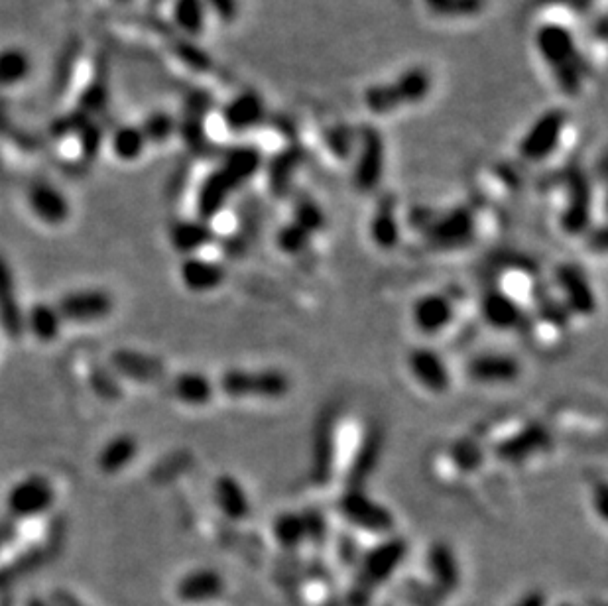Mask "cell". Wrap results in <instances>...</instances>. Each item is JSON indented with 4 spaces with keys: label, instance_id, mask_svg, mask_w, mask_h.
Segmentation results:
<instances>
[{
    "label": "cell",
    "instance_id": "1",
    "mask_svg": "<svg viewBox=\"0 0 608 606\" xmlns=\"http://www.w3.org/2000/svg\"><path fill=\"white\" fill-rule=\"evenodd\" d=\"M408 544L402 538H386L370 547L357 561V573L347 593V606H368L374 593L394 577L406 561Z\"/></svg>",
    "mask_w": 608,
    "mask_h": 606
},
{
    "label": "cell",
    "instance_id": "2",
    "mask_svg": "<svg viewBox=\"0 0 608 606\" xmlns=\"http://www.w3.org/2000/svg\"><path fill=\"white\" fill-rule=\"evenodd\" d=\"M337 512L353 528L374 536H390L396 526L392 512L370 498L365 488H347L337 502Z\"/></svg>",
    "mask_w": 608,
    "mask_h": 606
},
{
    "label": "cell",
    "instance_id": "3",
    "mask_svg": "<svg viewBox=\"0 0 608 606\" xmlns=\"http://www.w3.org/2000/svg\"><path fill=\"white\" fill-rule=\"evenodd\" d=\"M231 398H282L290 392V378L280 370H227L219 380Z\"/></svg>",
    "mask_w": 608,
    "mask_h": 606
},
{
    "label": "cell",
    "instance_id": "4",
    "mask_svg": "<svg viewBox=\"0 0 608 606\" xmlns=\"http://www.w3.org/2000/svg\"><path fill=\"white\" fill-rule=\"evenodd\" d=\"M254 170H256V158H252L248 154H241V156L233 158L223 172L213 174L207 182L203 183V187L199 191V199H197L201 219L215 217L221 211L227 195L239 183L246 180Z\"/></svg>",
    "mask_w": 608,
    "mask_h": 606
},
{
    "label": "cell",
    "instance_id": "5",
    "mask_svg": "<svg viewBox=\"0 0 608 606\" xmlns=\"http://www.w3.org/2000/svg\"><path fill=\"white\" fill-rule=\"evenodd\" d=\"M56 502V490L42 475L22 479L6 496V512L12 520H26L46 514Z\"/></svg>",
    "mask_w": 608,
    "mask_h": 606
},
{
    "label": "cell",
    "instance_id": "6",
    "mask_svg": "<svg viewBox=\"0 0 608 606\" xmlns=\"http://www.w3.org/2000/svg\"><path fill=\"white\" fill-rule=\"evenodd\" d=\"M555 280L563 294L567 311L581 315V317L595 313V309H597L595 290L579 266H575V264L557 266Z\"/></svg>",
    "mask_w": 608,
    "mask_h": 606
},
{
    "label": "cell",
    "instance_id": "7",
    "mask_svg": "<svg viewBox=\"0 0 608 606\" xmlns=\"http://www.w3.org/2000/svg\"><path fill=\"white\" fill-rule=\"evenodd\" d=\"M113 298L105 290H79L69 292L56 305L63 321L91 323L107 317L113 311Z\"/></svg>",
    "mask_w": 608,
    "mask_h": 606
},
{
    "label": "cell",
    "instance_id": "8",
    "mask_svg": "<svg viewBox=\"0 0 608 606\" xmlns=\"http://www.w3.org/2000/svg\"><path fill=\"white\" fill-rule=\"evenodd\" d=\"M475 235V221L469 211L457 209L427 227V241L437 250H455L471 243Z\"/></svg>",
    "mask_w": 608,
    "mask_h": 606
},
{
    "label": "cell",
    "instance_id": "9",
    "mask_svg": "<svg viewBox=\"0 0 608 606\" xmlns=\"http://www.w3.org/2000/svg\"><path fill=\"white\" fill-rule=\"evenodd\" d=\"M335 443H337V422L333 414H327L319 420L313 435V453H311V479L315 485H327L335 469Z\"/></svg>",
    "mask_w": 608,
    "mask_h": 606
},
{
    "label": "cell",
    "instance_id": "10",
    "mask_svg": "<svg viewBox=\"0 0 608 606\" xmlns=\"http://www.w3.org/2000/svg\"><path fill=\"white\" fill-rule=\"evenodd\" d=\"M551 443L549 431L540 424H528L522 427L518 433L506 437L504 441H500L494 449V453L506 461V463H522L542 451H546Z\"/></svg>",
    "mask_w": 608,
    "mask_h": 606
},
{
    "label": "cell",
    "instance_id": "11",
    "mask_svg": "<svg viewBox=\"0 0 608 606\" xmlns=\"http://www.w3.org/2000/svg\"><path fill=\"white\" fill-rule=\"evenodd\" d=\"M408 368L416 382L433 394H443L451 388V374L445 361L433 349L420 347L408 357Z\"/></svg>",
    "mask_w": 608,
    "mask_h": 606
},
{
    "label": "cell",
    "instance_id": "12",
    "mask_svg": "<svg viewBox=\"0 0 608 606\" xmlns=\"http://www.w3.org/2000/svg\"><path fill=\"white\" fill-rule=\"evenodd\" d=\"M0 327L10 339L24 335V311L20 307L16 280L10 262L0 254Z\"/></svg>",
    "mask_w": 608,
    "mask_h": 606
},
{
    "label": "cell",
    "instance_id": "13",
    "mask_svg": "<svg viewBox=\"0 0 608 606\" xmlns=\"http://www.w3.org/2000/svg\"><path fill=\"white\" fill-rule=\"evenodd\" d=\"M384 449V431L378 425H370L359 443L355 459L347 473V488H365L368 479L376 471Z\"/></svg>",
    "mask_w": 608,
    "mask_h": 606
},
{
    "label": "cell",
    "instance_id": "14",
    "mask_svg": "<svg viewBox=\"0 0 608 606\" xmlns=\"http://www.w3.org/2000/svg\"><path fill=\"white\" fill-rule=\"evenodd\" d=\"M176 595L183 603H211L225 595V579L215 569H195L178 581Z\"/></svg>",
    "mask_w": 608,
    "mask_h": 606
},
{
    "label": "cell",
    "instance_id": "15",
    "mask_svg": "<svg viewBox=\"0 0 608 606\" xmlns=\"http://www.w3.org/2000/svg\"><path fill=\"white\" fill-rule=\"evenodd\" d=\"M455 305L443 294H426L412 307V321L424 335H437L453 323Z\"/></svg>",
    "mask_w": 608,
    "mask_h": 606
},
{
    "label": "cell",
    "instance_id": "16",
    "mask_svg": "<svg viewBox=\"0 0 608 606\" xmlns=\"http://www.w3.org/2000/svg\"><path fill=\"white\" fill-rule=\"evenodd\" d=\"M427 573L439 593L453 595L461 583V569L455 551L443 542H437L429 547Z\"/></svg>",
    "mask_w": 608,
    "mask_h": 606
},
{
    "label": "cell",
    "instance_id": "17",
    "mask_svg": "<svg viewBox=\"0 0 608 606\" xmlns=\"http://www.w3.org/2000/svg\"><path fill=\"white\" fill-rule=\"evenodd\" d=\"M180 278L189 292L207 294L223 286L227 280V270L219 262L187 256L180 266Z\"/></svg>",
    "mask_w": 608,
    "mask_h": 606
},
{
    "label": "cell",
    "instance_id": "18",
    "mask_svg": "<svg viewBox=\"0 0 608 606\" xmlns=\"http://www.w3.org/2000/svg\"><path fill=\"white\" fill-rule=\"evenodd\" d=\"M481 315L492 329L510 331L522 321V307L502 290H488L481 298Z\"/></svg>",
    "mask_w": 608,
    "mask_h": 606
},
{
    "label": "cell",
    "instance_id": "19",
    "mask_svg": "<svg viewBox=\"0 0 608 606\" xmlns=\"http://www.w3.org/2000/svg\"><path fill=\"white\" fill-rule=\"evenodd\" d=\"M467 372L481 384H508L520 376V363L508 355L488 353L475 357L467 366Z\"/></svg>",
    "mask_w": 608,
    "mask_h": 606
},
{
    "label": "cell",
    "instance_id": "20",
    "mask_svg": "<svg viewBox=\"0 0 608 606\" xmlns=\"http://www.w3.org/2000/svg\"><path fill=\"white\" fill-rule=\"evenodd\" d=\"M28 203L34 215L48 225H61L69 217L67 199L63 197L60 189L50 183H34L28 191Z\"/></svg>",
    "mask_w": 608,
    "mask_h": 606
},
{
    "label": "cell",
    "instance_id": "21",
    "mask_svg": "<svg viewBox=\"0 0 608 606\" xmlns=\"http://www.w3.org/2000/svg\"><path fill=\"white\" fill-rule=\"evenodd\" d=\"M213 496L225 518H229L233 522H241L250 516L248 494L233 475H221L215 481Z\"/></svg>",
    "mask_w": 608,
    "mask_h": 606
},
{
    "label": "cell",
    "instance_id": "22",
    "mask_svg": "<svg viewBox=\"0 0 608 606\" xmlns=\"http://www.w3.org/2000/svg\"><path fill=\"white\" fill-rule=\"evenodd\" d=\"M111 366L124 378L138 380V382H154L164 372V364L160 363L156 357L144 355L140 351H128V349L115 351L111 357Z\"/></svg>",
    "mask_w": 608,
    "mask_h": 606
},
{
    "label": "cell",
    "instance_id": "23",
    "mask_svg": "<svg viewBox=\"0 0 608 606\" xmlns=\"http://www.w3.org/2000/svg\"><path fill=\"white\" fill-rule=\"evenodd\" d=\"M172 388L180 402L187 406H195V408L207 406L215 394V386H213L211 378L197 370H187V372L178 374L172 382Z\"/></svg>",
    "mask_w": 608,
    "mask_h": 606
},
{
    "label": "cell",
    "instance_id": "24",
    "mask_svg": "<svg viewBox=\"0 0 608 606\" xmlns=\"http://www.w3.org/2000/svg\"><path fill=\"white\" fill-rule=\"evenodd\" d=\"M61 319L60 311L52 303H36L24 313V329H28L38 341L52 343L60 337Z\"/></svg>",
    "mask_w": 608,
    "mask_h": 606
},
{
    "label": "cell",
    "instance_id": "25",
    "mask_svg": "<svg viewBox=\"0 0 608 606\" xmlns=\"http://www.w3.org/2000/svg\"><path fill=\"white\" fill-rule=\"evenodd\" d=\"M136 453H138V441L128 433H122V435L113 437L101 449V453L97 457V465L103 473L115 475V473H121L122 469H126L132 463Z\"/></svg>",
    "mask_w": 608,
    "mask_h": 606
},
{
    "label": "cell",
    "instance_id": "26",
    "mask_svg": "<svg viewBox=\"0 0 608 606\" xmlns=\"http://www.w3.org/2000/svg\"><path fill=\"white\" fill-rule=\"evenodd\" d=\"M170 239L178 252L191 256L195 250L211 243L213 231L203 221H180L174 225Z\"/></svg>",
    "mask_w": 608,
    "mask_h": 606
},
{
    "label": "cell",
    "instance_id": "27",
    "mask_svg": "<svg viewBox=\"0 0 608 606\" xmlns=\"http://www.w3.org/2000/svg\"><path fill=\"white\" fill-rule=\"evenodd\" d=\"M272 536L278 546L284 547L288 551H294V549L304 546L307 542L304 514L284 512V514L276 516L272 522Z\"/></svg>",
    "mask_w": 608,
    "mask_h": 606
},
{
    "label": "cell",
    "instance_id": "28",
    "mask_svg": "<svg viewBox=\"0 0 608 606\" xmlns=\"http://www.w3.org/2000/svg\"><path fill=\"white\" fill-rule=\"evenodd\" d=\"M589 191L583 185H575L571 191V199L567 205V211L563 215V229L569 235H581L589 227Z\"/></svg>",
    "mask_w": 608,
    "mask_h": 606
},
{
    "label": "cell",
    "instance_id": "29",
    "mask_svg": "<svg viewBox=\"0 0 608 606\" xmlns=\"http://www.w3.org/2000/svg\"><path fill=\"white\" fill-rule=\"evenodd\" d=\"M32 60L28 52L20 48L0 50V87H12L30 75Z\"/></svg>",
    "mask_w": 608,
    "mask_h": 606
},
{
    "label": "cell",
    "instance_id": "30",
    "mask_svg": "<svg viewBox=\"0 0 608 606\" xmlns=\"http://www.w3.org/2000/svg\"><path fill=\"white\" fill-rule=\"evenodd\" d=\"M146 138L140 126H122L113 136V152L124 162H132L142 156Z\"/></svg>",
    "mask_w": 608,
    "mask_h": 606
},
{
    "label": "cell",
    "instance_id": "31",
    "mask_svg": "<svg viewBox=\"0 0 608 606\" xmlns=\"http://www.w3.org/2000/svg\"><path fill=\"white\" fill-rule=\"evenodd\" d=\"M370 237L382 250H392L400 241V229L390 211H382L370 225Z\"/></svg>",
    "mask_w": 608,
    "mask_h": 606
},
{
    "label": "cell",
    "instance_id": "32",
    "mask_svg": "<svg viewBox=\"0 0 608 606\" xmlns=\"http://www.w3.org/2000/svg\"><path fill=\"white\" fill-rule=\"evenodd\" d=\"M176 20L185 32L197 34L203 28L205 20V10H203V0H178L176 2Z\"/></svg>",
    "mask_w": 608,
    "mask_h": 606
},
{
    "label": "cell",
    "instance_id": "33",
    "mask_svg": "<svg viewBox=\"0 0 608 606\" xmlns=\"http://www.w3.org/2000/svg\"><path fill=\"white\" fill-rule=\"evenodd\" d=\"M453 461L455 465L461 469V471H475L481 467L483 463V453H481V447L471 443V441H461L455 445L453 449Z\"/></svg>",
    "mask_w": 608,
    "mask_h": 606
},
{
    "label": "cell",
    "instance_id": "34",
    "mask_svg": "<svg viewBox=\"0 0 608 606\" xmlns=\"http://www.w3.org/2000/svg\"><path fill=\"white\" fill-rule=\"evenodd\" d=\"M278 246H280V250H284L286 254H298V252H302L305 246H307V241H309V235L305 233L302 227H298L296 223H292V225H286L280 233H278Z\"/></svg>",
    "mask_w": 608,
    "mask_h": 606
},
{
    "label": "cell",
    "instance_id": "35",
    "mask_svg": "<svg viewBox=\"0 0 608 606\" xmlns=\"http://www.w3.org/2000/svg\"><path fill=\"white\" fill-rule=\"evenodd\" d=\"M304 522L307 542H311L315 546H325L327 544V520L317 510H309L304 514Z\"/></svg>",
    "mask_w": 608,
    "mask_h": 606
},
{
    "label": "cell",
    "instance_id": "36",
    "mask_svg": "<svg viewBox=\"0 0 608 606\" xmlns=\"http://www.w3.org/2000/svg\"><path fill=\"white\" fill-rule=\"evenodd\" d=\"M146 142H162L172 134V121L166 115H154L140 126Z\"/></svg>",
    "mask_w": 608,
    "mask_h": 606
},
{
    "label": "cell",
    "instance_id": "37",
    "mask_svg": "<svg viewBox=\"0 0 608 606\" xmlns=\"http://www.w3.org/2000/svg\"><path fill=\"white\" fill-rule=\"evenodd\" d=\"M18 536V524L12 518H2L0 520V549L8 544H12Z\"/></svg>",
    "mask_w": 608,
    "mask_h": 606
},
{
    "label": "cell",
    "instance_id": "38",
    "mask_svg": "<svg viewBox=\"0 0 608 606\" xmlns=\"http://www.w3.org/2000/svg\"><path fill=\"white\" fill-rule=\"evenodd\" d=\"M50 605L52 606H85L75 595H71L69 591L65 589H58L52 593L50 597Z\"/></svg>",
    "mask_w": 608,
    "mask_h": 606
},
{
    "label": "cell",
    "instance_id": "39",
    "mask_svg": "<svg viewBox=\"0 0 608 606\" xmlns=\"http://www.w3.org/2000/svg\"><path fill=\"white\" fill-rule=\"evenodd\" d=\"M512 606H548V597L542 591H530Z\"/></svg>",
    "mask_w": 608,
    "mask_h": 606
},
{
    "label": "cell",
    "instance_id": "40",
    "mask_svg": "<svg viewBox=\"0 0 608 606\" xmlns=\"http://www.w3.org/2000/svg\"><path fill=\"white\" fill-rule=\"evenodd\" d=\"M28 606H46L44 603H40V601H32Z\"/></svg>",
    "mask_w": 608,
    "mask_h": 606
},
{
    "label": "cell",
    "instance_id": "41",
    "mask_svg": "<svg viewBox=\"0 0 608 606\" xmlns=\"http://www.w3.org/2000/svg\"><path fill=\"white\" fill-rule=\"evenodd\" d=\"M557 606H573V605H569V603H561V605H557Z\"/></svg>",
    "mask_w": 608,
    "mask_h": 606
}]
</instances>
